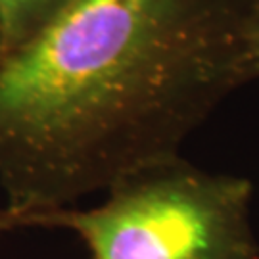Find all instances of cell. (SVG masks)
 <instances>
[{"mask_svg":"<svg viewBox=\"0 0 259 259\" xmlns=\"http://www.w3.org/2000/svg\"><path fill=\"white\" fill-rule=\"evenodd\" d=\"M253 185L173 157L121 179L102 204L29 215L21 227L73 231L91 259H259Z\"/></svg>","mask_w":259,"mask_h":259,"instance_id":"cell-2","label":"cell"},{"mask_svg":"<svg viewBox=\"0 0 259 259\" xmlns=\"http://www.w3.org/2000/svg\"><path fill=\"white\" fill-rule=\"evenodd\" d=\"M71 0H0V54L35 37Z\"/></svg>","mask_w":259,"mask_h":259,"instance_id":"cell-3","label":"cell"},{"mask_svg":"<svg viewBox=\"0 0 259 259\" xmlns=\"http://www.w3.org/2000/svg\"><path fill=\"white\" fill-rule=\"evenodd\" d=\"M248 0H71L0 54V232L179 157L259 79Z\"/></svg>","mask_w":259,"mask_h":259,"instance_id":"cell-1","label":"cell"},{"mask_svg":"<svg viewBox=\"0 0 259 259\" xmlns=\"http://www.w3.org/2000/svg\"><path fill=\"white\" fill-rule=\"evenodd\" d=\"M246 33L255 60L259 62V0H248L246 12Z\"/></svg>","mask_w":259,"mask_h":259,"instance_id":"cell-4","label":"cell"}]
</instances>
